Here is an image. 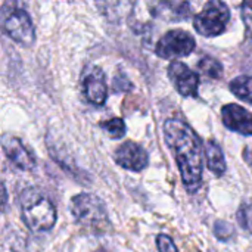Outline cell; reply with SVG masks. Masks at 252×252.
Returning a JSON list of instances; mask_svg holds the SVG:
<instances>
[{"label": "cell", "mask_w": 252, "mask_h": 252, "mask_svg": "<svg viewBox=\"0 0 252 252\" xmlns=\"http://www.w3.org/2000/svg\"><path fill=\"white\" fill-rule=\"evenodd\" d=\"M238 221L242 229L252 233V201L244 202L238 211Z\"/></svg>", "instance_id": "17"}, {"label": "cell", "mask_w": 252, "mask_h": 252, "mask_svg": "<svg viewBox=\"0 0 252 252\" xmlns=\"http://www.w3.org/2000/svg\"><path fill=\"white\" fill-rule=\"evenodd\" d=\"M100 126L111 139H121L126 134V123L118 117H114V118L102 123Z\"/></svg>", "instance_id": "16"}, {"label": "cell", "mask_w": 252, "mask_h": 252, "mask_svg": "<svg viewBox=\"0 0 252 252\" xmlns=\"http://www.w3.org/2000/svg\"><path fill=\"white\" fill-rule=\"evenodd\" d=\"M168 77L173 81L176 90L183 97H196L199 89V75L192 71L186 63L173 61L168 65Z\"/></svg>", "instance_id": "8"}, {"label": "cell", "mask_w": 252, "mask_h": 252, "mask_svg": "<svg viewBox=\"0 0 252 252\" xmlns=\"http://www.w3.org/2000/svg\"><path fill=\"white\" fill-rule=\"evenodd\" d=\"M21 216L25 226L35 233L50 230L56 223V208L38 189L28 188L19 196Z\"/></svg>", "instance_id": "2"}, {"label": "cell", "mask_w": 252, "mask_h": 252, "mask_svg": "<svg viewBox=\"0 0 252 252\" xmlns=\"http://www.w3.org/2000/svg\"><path fill=\"white\" fill-rule=\"evenodd\" d=\"M1 28L13 41L31 47L35 41V28L25 9L15 4H4L1 9Z\"/></svg>", "instance_id": "4"}, {"label": "cell", "mask_w": 252, "mask_h": 252, "mask_svg": "<svg viewBox=\"0 0 252 252\" xmlns=\"http://www.w3.org/2000/svg\"><path fill=\"white\" fill-rule=\"evenodd\" d=\"M221 118L223 124L229 130L242 136H252V112L247 108L236 103H229L223 106Z\"/></svg>", "instance_id": "10"}, {"label": "cell", "mask_w": 252, "mask_h": 252, "mask_svg": "<svg viewBox=\"0 0 252 252\" xmlns=\"http://www.w3.org/2000/svg\"><path fill=\"white\" fill-rule=\"evenodd\" d=\"M229 87L236 97L252 103V75H241L233 78Z\"/></svg>", "instance_id": "14"}, {"label": "cell", "mask_w": 252, "mask_h": 252, "mask_svg": "<svg viewBox=\"0 0 252 252\" xmlns=\"http://www.w3.org/2000/svg\"><path fill=\"white\" fill-rule=\"evenodd\" d=\"M81 87L86 100L94 106H102L108 99L106 78L100 66L90 65L83 71Z\"/></svg>", "instance_id": "7"}, {"label": "cell", "mask_w": 252, "mask_h": 252, "mask_svg": "<svg viewBox=\"0 0 252 252\" xmlns=\"http://www.w3.org/2000/svg\"><path fill=\"white\" fill-rule=\"evenodd\" d=\"M241 13H242V19H244L245 28H247L248 38L252 43V0L242 3V12Z\"/></svg>", "instance_id": "18"}, {"label": "cell", "mask_w": 252, "mask_h": 252, "mask_svg": "<svg viewBox=\"0 0 252 252\" xmlns=\"http://www.w3.org/2000/svg\"><path fill=\"white\" fill-rule=\"evenodd\" d=\"M164 137L189 193H196L202 185L204 161L202 143L198 134L180 118H170L164 123Z\"/></svg>", "instance_id": "1"}, {"label": "cell", "mask_w": 252, "mask_h": 252, "mask_svg": "<svg viewBox=\"0 0 252 252\" xmlns=\"http://www.w3.org/2000/svg\"><path fill=\"white\" fill-rule=\"evenodd\" d=\"M1 148L4 155L9 158V161L13 162L19 170L31 171L35 168V158L31 155V152L24 146V143L18 137L4 134L1 137Z\"/></svg>", "instance_id": "11"}, {"label": "cell", "mask_w": 252, "mask_h": 252, "mask_svg": "<svg viewBox=\"0 0 252 252\" xmlns=\"http://www.w3.org/2000/svg\"><path fill=\"white\" fill-rule=\"evenodd\" d=\"M115 162L130 171H142L149 164V155L145 148L136 142H124L115 151Z\"/></svg>", "instance_id": "9"}, {"label": "cell", "mask_w": 252, "mask_h": 252, "mask_svg": "<svg viewBox=\"0 0 252 252\" xmlns=\"http://www.w3.org/2000/svg\"><path fill=\"white\" fill-rule=\"evenodd\" d=\"M196 47L195 38L185 30L167 31L155 44V53L164 59L189 56Z\"/></svg>", "instance_id": "6"}, {"label": "cell", "mask_w": 252, "mask_h": 252, "mask_svg": "<svg viewBox=\"0 0 252 252\" xmlns=\"http://www.w3.org/2000/svg\"><path fill=\"white\" fill-rule=\"evenodd\" d=\"M205 155H207V165L208 168L216 174V176H223L226 171V158L224 154L220 148L219 143H216L214 140L207 142V148H205Z\"/></svg>", "instance_id": "13"}, {"label": "cell", "mask_w": 252, "mask_h": 252, "mask_svg": "<svg viewBox=\"0 0 252 252\" xmlns=\"http://www.w3.org/2000/svg\"><path fill=\"white\" fill-rule=\"evenodd\" d=\"M71 213L78 224L93 232H106L109 219L105 204L93 193H78L71 199Z\"/></svg>", "instance_id": "3"}, {"label": "cell", "mask_w": 252, "mask_h": 252, "mask_svg": "<svg viewBox=\"0 0 252 252\" xmlns=\"http://www.w3.org/2000/svg\"><path fill=\"white\" fill-rule=\"evenodd\" d=\"M198 69H199L204 75H207L208 78H220V77H221V72H223L221 63H220L217 59L208 58V56L202 58V59L198 62Z\"/></svg>", "instance_id": "15"}, {"label": "cell", "mask_w": 252, "mask_h": 252, "mask_svg": "<svg viewBox=\"0 0 252 252\" xmlns=\"http://www.w3.org/2000/svg\"><path fill=\"white\" fill-rule=\"evenodd\" d=\"M230 21V9L224 1L211 0L193 18L195 30L204 37H217L224 32Z\"/></svg>", "instance_id": "5"}, {"label": "cell", "mask_w": 252, "mask_h": 252, "mask_svg": "<svg viewBox=\"0 0 252 252\" xmlns=\"http://www.w3.org/2000/svg\"><path fill=\"white\" fill-rule=\"evenodd\" d=\"M157 247H158V252H179L173 239L167 235H158Z\"/></svg>", "instance_id": "19"}, {"label": "cell", "mask_w": 252, "mask_h": 252, "mask_svg": "<svg viewBox=\"0 0 252 252\" xmlns=\"http://www.w3.org/2000/svg\"><path fill=\"white\" fill-rule=\"evenodd\" d=\"M151 13L164 21H182L190 15V4L188 1H155L148 3Z\"/></svg>", "instance_id": "12"}]
</instances>
